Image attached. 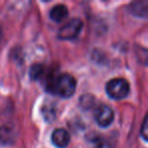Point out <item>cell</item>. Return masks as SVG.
Instances as JSON below:
<instances>
[{
    "label": "cell",
    "mask_w": 148,
    "mask_h": 148,
    "mask_svg": "<svg viewBox=\"0 0 148 148\" xmlns=\"http://www.w3.org/2000/svg\"><path fill=\"white\" fill-rule=\"evenodd\" d=\"M46 87L48 91L62 99H69L75 92L76 80L71 74L60 73L58 75H50L46 79Z\"/></svg>",
    "instance_id": "cell-1"
},
{
    "label": "cell",
    "mask_w": 148,
    "mask_h": 148,
    "mask_svg": "<svg viewBox=\"0 0 148 148\" xmlns=\"http://www.w3.org/2000/svg\"><path fill=\"white\" fill-rule=\"evenodd\" d=\"M106 91L111 99H123L130 93V84L124 78H114L106 84Z\"/></svg>",
    "instance_id": "cell-2"
},
{
    "label": "cell",
    "mask_w": 148,
    "mask_h": 148,
    "mask_svg": "<svg viewBox=\"0 0 148 148\" xmlns=\"http://www.w3.org/2000/svg\"><path fill=\"white\" fill-rule=\"evenodd\" d=\"M83 27V23L80 18H72L62 25L58 31V38L64 41L73 40L80 34Z\"/></svg>",
    "instance_id": "cell-3"
},
{
    "label": "cell",
    "mask_w": 148,
    "mask_h": 148,
    "mask_svg": "<svg viewBox=\"0 0 148 148\" xmlns=\"http://www.w3.org/2000/svg\"><path fill=\"white\" fill-rule=\"evenodd\" d=\"M115 113L109 106L101 105L97 107L95 111V120L99 126L107 128L114 122Z\"/></svg>",
    "instance_id": "cell-4"
},
{
    "label": "cell",
    "mask_w": 148,
    "mask_h": 148,
    "mask_svg": "<svg viewBox=\"0 0 148 148\" xmlns=\"http://www.w3.org/2000/svg\"><path fill=\"white\" fill-rule=\"evenodd\" d=\"M15 141L14 128L9 124L0 126V146H9Z\"/></svg>",
    "instance_id": "cell-5"
},
{
    "label": "cell",
    "mask_w": 148,
    "mask_h": 148,
    "mask_svg": "<svg viewBox=\"0 0 148 148\" xmlns=\"http://www.w3.org/2000/svg\"><path fill=\"white\" fill-rule=\"evenodd\" d=\"M52 143L58 148H66L70 142V135L67 130L60 128L52 133Z\"/></svg>",
    "instance_id": "cell-6"
},
{
    "label": "cell",
    "mask_w": 148,
    "mask_h": 148,
    "mask_svg": "<svg viewBox=\"0 0 148 148\" xmlns=\"http://www.w3.org/2000/svg\"><path fill=\"white\" fill-rule=\"evenodd\" d=\"M129 11L137 17H148V1H136L129 5Z\"/></svg>",
    "instance_id": "cell-7"
},
{
    "label": "cell",
    "mask_w": 148,
    "mask_h": 148,
    "mask_svg": "<svg viewBox=\"0 0 148 148\" xmlns=\"http://www.w3.org/2000/svg\"><path fill=\"white\" fill-rule=\"evenodd\" d=\"M50 18L55 23H61L67 17L68 8L64 4H56L50 10Z\"/></svg>",
    "instance_id": "cell-8"
},
{
    "label": "cell",
    "mask_w": 148,
    "mask_h": 148,
    "mask_svg": "<svg viewBox=\"0 0 148 148\" xmlns=\"http://www.w3.org/2000/svg\"><path fill=\"white\" fill-rule=\"evenodd\" d=\"M46 73L45 67L42 64H35L29 69V76L33 80H40L44 77Z\"/></svg>",
    "instance_id": "cell-9"
},
{
    "label": "cell",
    "mask_w": 148,
    "mask_h": 148,
    "mask_svg": "<svg viewBox=\"0 0 148 148\" xmlns=\"http://www.w3.org/2000/svg\"><path fill=\"white\" fill-rule=\"evenodd\" d=\"M42 113H43L44 119H45L48 123H52V122L54 121V119L56 118L55 108L51 105H44Z\"/></svg>",
    "instance_id": "cell-10"
},
{
    "label": "cell",
    "mask_w": 148,
    "mask_h": 148,
    "mask_svg": "<svg viewBox=\"0 0 148 148\" xmlns=\"http://www.w3.org/2000/svg\"><path fill=\"white\" fill-rule=\"evenodd\" d=\"M136 55L140 63L148 66V49L145 48H137L136 49Z\"/></svg>",
    "instance_id": "cell-11"
},
{
    "label": "cell",
    "mask_w": 148,
    "mask_h": 148,
    "mask_svg": "<svg viewBox=\"0 0 148 148\" xmlns=\"http://www.w3.org/2000/svg\"><path fill=\"white\" fill-rule=\"evenodd\" d=\"M140 134H141L142 138H143L145 141L148 142V115L146 116L145 119H144V121H143V123H142Z\"/></svg>",
    "instance_id": "cell-12"
},
{
    "label": "cell",
    "mask_w": 148,
    "mask_h": 148,
    "mask_svg": "<svg viewBox=\"0 0 148 148\" xmlns=\"http://www.w3.org/2000/svg\"><path fill=\"white\" fill-rule=\"evenodd\" d=\"M95 148H113V146H112V144L109 141L101 139L95 143Z\"/></svg>",
    "instance_id": "cell-13"
},
{
    "label": "cell",
    "mask_w": 148,
    "mask_h": 148,
    "mask_svg": "<svg viewBox=\"0 0 148 148\" xmlns=\"http://www.w3.org/2000/svg\"><path fill=\"white\" fill-rule=\"evenodd\" d=\"M1 39H2V27L0 25V42H1Z\"/></svg>",
    "instance_id": "cell-14"
}]
</instances>
